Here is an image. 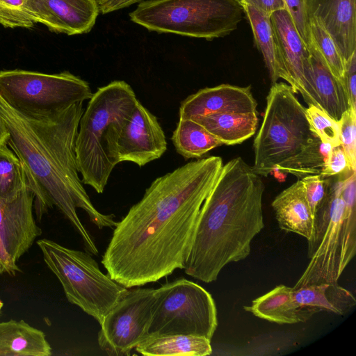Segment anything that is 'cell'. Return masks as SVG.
I'll list each match as a JSON object with an SVG mask.
<instances>
[{"label":"cell","instance_id":"cell-1","mask_svg":"<svg viewBox=\"0 0 356 356\" xmlns=\"http://www.w3.org/2000/svg\"><path fill=\"white\" fill-rule=\"evenodd\" d=\"M222 165L211 156L153 181L114 227L102 259L110 277L130 289L184 269L201 207Z\"/></svg>","mask_w":356,"mask_h":356},{"label":"cell","instance_id":"cell-2","mask_svg":"<svg viewBox=\"0 0 356 356\" xmlns=\"http://www.w3.org/2000/svg\"><path fill=\"white\" fill-rule=\"evenodd\" d=\"M83 113V102L45 114L17 111L0 95V117L8 132L7 145L19 159L27 185L35 196L38 219L56 207L80 236L84 248L98 249L76 212L83 209L99 229L113 228V214H104L92 204L79 177L75 140Z\"/></svg>","mask_w":356,"mask_h":356},{"label":"cell","instance_id":"cell-3","mask_svg":"<svg viewBox=\"0 0 356 356\" xmlns=\"http://www.w3.org/2000/svg\"><path fill=\"white\" fill-rule=\"evenodd\" d=\"M264 191L261 176L241 157L222 165L198 216L186 275L211 283L227 264L249 256L252 239L264 227Z\"/></svg>","mask_w":356,"mask_h":356},{"label":"cell","instance_id":"cell-4","mask_svg":"<svg viewBox=\"0 0 356 356\" xmlns=\"http://www.w3.org/2000/svg\"><path fill=\"white\" fill-rule=\"evenodd\" d=\"M332 147L311 129L306 108L291 86L284 82L273 83L254 140V172L266 177L277 170L299 179L320 175Z\"/></svg>","mask_w":356,"mask_h":356},{"label":"cell","instance_id":"cell-5","mask_svg":"<svg viewBox=\"0 0 356 356\" xmlns=\"http://www.w3.org/2000/svg\"><path fill=\"white\" fill-rule=\"evenodd\" d=\"M130 85L113 81L99 88L79 121L75 154L81 181L102 193L120 163L118 141L138 103Z\"/></svg>","mask_w":356,"mask_h":356},{"label":"cell","instance_id":"cell-6","mask_svg":"<svg viewBox=\"0 0 356 356\" xmlns=\"http://www.w3.org/2000/svg\"><path fill=\"white\" fill-rule=\"evenodd\" d=\"M356 174L337 177L314 215L308 241L309 262L293 289L321 283H337L356 253Z\"/></svg>","mask_w":356,"mask_h":356},{"label":"cell","instance_id":"cell-7","mask_svg":"<svg viewBox=\"0 0 356 356\" xmlns=\"http://www.w3.org/2000/svg\"><path fill=\"white\" fill-rule=\"evenodd\" d=\"M243 13L239 0H145L129 15L150 31L212 40L235 31Z\"/></svg>","mask_w":356,"mask_h":356},{"label":"cell","instance_id":"cell-8","mask_svg":"<svg viewBox=\"0 0 356 356\" xmlns=\"http://www.w3.org/2000/svg\"><path fill=\"white\" fill-rule=\"evenodd\" d=\"M37 245L67 300L100 325L127 288L103 273L87 251L70 249L47 238L37 241Z\"/></svg>","mask_w":356,"mask_h":356},{"label":"cell","instance_id":"cell-9","mask_svg":"<svg viewBox=\"0 0 356 356\" xmlns=\"http://www.w3.org/2000/svg\"><path fill=\"white\" fill-rule=\"evenodd\" d=\"M217 327L216 303L200 285L181 277L156 289L147 337L184 334L211 341Z\"/></svg>","mask_w":356,"mask_h":356},{"label":"cell","instance_id":"cell-10","mask_svg":"<svg viewBox=\"0 0 356 356\" xmlns=\"http://www.w3.org/2000/svg\"><path fill=\"white\" fill-rule=\"evenodd\" d=\"M88 83L64 71L45 74L24 70L0 71V95L13 108L30 114H45L90 99Z\"/></svg>","mask_w":356,"mask_h":356},{"label":"cell","instance_id":"cell-11","mask_svg":"<svg viewBox=\"0 0 356 356\" xmlns=\"http://www.w3.org/2000/svg\"><path fill=\"white\" fill-rule=\"evenodd\" d=\"M156 289L127 290L104 316L97 334L100 348L108 355H130L147 338Z\"/></svg>","mask_w":356,"mask_h":356},{"label":"cell","instance_id":"cell-12","mask_svg":"<svg viewBox=\"0 0 356 356\" xmlns=\"http://www.w3.org/2000/svg\"><path fill=\"white\" fill-rule=\"evenodd\" d=\"M270 22L280 56L291 78L292 90L300 92L308 106L321 108L314 84L311 53L291 15L286 10H277L270 15Z\"/></svg>","mask_w":356,"mask_h":356},{"label":"cell","instance_id":"cell-13","mask_svg":"<svg viewBox=\"0 0 356 356\" xmlns=\"http://www.w3.org/2000/svg\"><path fill=\"white\" fill-rule=\"evenodd\" d=\"M23 8L34 23L68 35L90 32L99 13L97 0H24Z\"/></svg>","mask_w":356,"mask_h":356},{"label":"cell","instance_id":"cell-14","mask_svg":"<svg viewBox=\"0 0 356 356\" xmlns=\"http://www.w3.org/2000/svg\"><path fill=\"white\" fill-rule=\"evenodd\" d=\"M166 149L165 136L157 118L138 101L120 136V163L131 161L143 167L159 159Z\"/></svg>","mask_w":356,"mask_h":356},{"label":"cell","instance_id":"cell-15","mask_svg":"<svg viewBox=\"0 0 356 356\" xmlns=\"http://www.w3.org/2000/svg\"><path fill=\"white\" fill-rule=\"evenodd\" d=\"M35 196L28 185L14 199H0V235L17 263L42 234L33 216Z\"/></svg>","mask_w":356,"mask_h":356},{"label":"cell","instance_id":"cell-16","mask_svg":"<svg viewBox=\"0 0 356 356\" xmlns=\"http://www.w3.org/2000/svg\"><path fill=\"white\" fill-rule=\"evenodd\" d=\"M307 13L330 34L344 62L356 53V0H307Z\"/></svg>","mask_w":356,"mask_h":356},{"label":"cell","instance_id":"cell-17","mask_svg":"<svg viewBox=\"0 0 356 356\" xmlns=\"http://www.w3.org/2000/svg\"><path fill=\"white\" fill-rule=\"evenodd\" d=\"M257 106L250 86L221 84L201 89L188 96L181 104L179 118L213 113H257Z\"/></svg>","mask_w":356,"mask_h":356},{"label":"cell","instance_id":"cell-18","mask_svg":"<svg viewBox=\"0 0 356 356\" xmlns=\"http://www.w3.org/2000/svg\"><path fill=\"white\" fill-rule=\"evenodd\" d=\"M271 206L282 230L297 234L307 241L310 240L314 233V216L300 179L278 194Z\"/></svg>","mask_w":356,"mask_h":356},{"label":"cell","instance_id":"cell-19","mask_svg":"<svg viewBox=\"0 0 356 356\" xmlns=\"http://www.w3.org/2000/svg\"><path fill=\"white\" fill-rule=\"evenodd\" d=\"M244 309L256 317L277 324L304 323L314 315L296 300L293 287L278 285L252 300Z\"/></svg>","mask_w":356,"mask_h":356},{"label":"cell","instance_id":"cell-20","mask_svg":"<svg viewBox=\"0 0 356 356\" xmlns=\"http://www.w3.org/2000/svg\"><path fill=\"white\" fill-rule=\"evenodd\" d=\"M44 333L23 320L0 323V356H50Z\"/></svg>","mask_w":356,"mask_h":356},{"label":"cell","instance_id":"cell-21","mask_svg":"<svg viewBox=\"0 0 356 356\" xmlns=\"http://www.w3.org/2000/svg\"><path fill=\"white\" fill-rule=\"evenodd\" d=\"M293 289L296 300L313 315L326 312L343 316L356 305L354 295L338 283L312 284Z\"/></svg>","mask_w":356,"mask_h":356},{"label":"cell","instance_id":"cell-22","mask_svg":"<svg viewBox=\"0 0 356 356\" xmlns=\"http://www.w3.org/2000/svg\"><path fill=\"white\" fill-rule=\"evenodd\" d=\"M309 51L314 84L321 108L334 120L339 121L350 108L343 81L332 74L313 44Z\"/></svg>","mask_w":356,"mask_h":356},{"label":"cell","instance_id":"cell-23","mask_svg":"<svg viewBox=\"0 0 356 356\" xmlns=\"http://www.w3.org/2000/svg\"><path fill=\"white\" fill-rule=\"evenodd\" d=\"M241 4L252 29L255 44L263 56L272 83L277 82L279 79H283L290 86L291 78L279 54L270 16L254 7Z\"/></svg>","mask_w":356,"mask_h":356},{"label":"cell","instance_id":"cell-24","mask_svg":"<svg viewBox=\"0 0 356 356\" xmlns=\"http://www.w3.org/2000/svg\"><path fill=\"white\" fill-rule=\"evenodd\" d=\"M224 145H236L252 136L258 124L257 113H213L193 117Z\"/></svg>","mask_w":356,"mask_h":356},{"label":"cell","instance_id":"cell-25","mask_svg":"<svg viewBox=\"0 0 356 356\" xmlns=\"http://www.w3.org/2000/svg\"><path fill=\"white\" fill-rule=\"evenodd\" d=\"M135 349L145 356H206L212 353L211 340L184 334L147 337Z\"/></svg>","mask_w":356,"mask_h":356},{"label":"cell","instance_id":"cell-26","mask_svg":"<svg viewBox=\"0 0 356 356\" xmlns=\"http://www.w3.org/2000/svg\"><path fill=\"white\" fill-rule=\"evenodd\" d=\"M172 141L177 152L186 159H199L222 143L201 124L190 118H179Z\"/></svg>","mask_w":356,"mask_h":356},{"label":"cell","instance_id":"cell-27","mask_svg":"<svg viewBox=\"0 0 356 356\" xmlns=\"http://www.w3.org/2000/svg\"><path fill=\"white\" fill-rule=\"evenodd\" d=\"M26 185L19 159L7 143L0 145V199L15 198Z\"/></svg>","mask_w":356,"mask_h":356},{"label":"cell","instance_id":"cell-28","mask_svg":"<svg viewBox=\"0 0 356 356\" xmlns=\"http://www.w3.org/2000/svg\"><path fill=\"white\" fill-rule=\"evenodd\" d=\"M309 25L312 44L321 54L332 74L342 81L345 63L335 43L327 31L316 21L309 19Z\"/></svg>","mask_w":356,"mask_h":356},{"label":"cell","instance_id":"cell-29","mask_svg":"<svg viewBox=\"0 0 356 356\" xmlns=\"http://www.w3.org/2000/svg\"><path fill=\"white\" fill-rule=\"evenodd\" d=\"M306 115L311 129L321 140L332 147L341 145V128L339 121L334 120L323 109L314 106H308Z\"/></svg>","mask_w":356,"mask_h":356},{"label":"cell","instance_id":"cell-30","mask_svg":"<svg viewBox=\"0 0 356 356\" xmlns=\"http://www.w3.org/2000/svg\"><path fill=\"white\" fill-rule=\"evenodd\" d=\"M23 6L24 0H0V24L6 28H32L35 23Z\"/></svg>","mask_w":356,"mask_h":356},{"label":"cell","instance_id":"cell-31","mask_svg":"<svg viewBox=\"0 0 356 356\" xmlns=\"http://www.w3.org/2000/svg\"><path fill=\"white\" fill-rule=\"evenodd\" d=\"M341 145L349 160L351 168L356 170V109L349 108L339 120Z\"/></svg>","mask_w":356,"mask_h":356},{"label":"cell","instance_id":"cell-32","mask_svg":"<svg viewBox=\"0 0 356 356\" xmlns=\"http://www.w3.org/2000/svg\"><path fill=\"white\" fill-rule=\"evenodd\" d=\"M307 0H284L286 10L291 15L293 24L304 42L310 49L312 41L309 18L307 13Z\"/></svg>","mask_w":356,"mask_h":356},{"label":"cell","instance_id":"cell-33","mask_svg":"<svg viewBox=\"0 0 356 356\" xmlns=\"http://www.w3.org/2000/svg\"><path fill=\"white\" fill-rule=\"evenodd\" d=\"M341 145L332 147L327 161L320 175L324 178L340 177L346 178L355 172Z\"/></svg>","mask_w":356,"mask_h":356},{"label":"cell","instance_id":"cell-34","mask_svg":"<svg viewBox=\"0 0 356 356\" xmlns=\"http://www.w3.org/2000/svg\"><path fill=\"white\" fill-rule=\"evenodd\" d=\"M304 193L314 216L324 199L329 181L320 175H311L300 179Z\"/></svg>","mask_w":356,"mask_h":356},{"label":"cell","instance_id":"cell-35","mask_svg":"<svg viewBox=\"0 0 356 356\" xmlns=\"http://www.w3.org/2000/svg\"><path fill=\"white\" fill-rule=\"evenodd\" d=\"M342 81L350 107L356 109V53L345 64Z\"/></svg>","mask_w":356,"mask_h":356},{"label":"cell","instance_id":"cell-36","mask_svg":"<svg viewBox=\"0 0 356 356\" xmlns=\"http://www.w3.org/2000/svg\"><path fill=\"white\" fill-rule=\"evenodd\" d=\"M239 1L270 16L277 10H286L284 0H239Z\"/></svg>","mask_w":356,"mask_h":356},{"label":"cell","instance_id":"cell-37","mask_svg":"<svg viewBox=\"0 0 356 356\" xmlns=\"http://www.w3.org/2000/svg\"><path fill=\"white\" fill-rule=\"evenodd\" d=\"M18 272L21 270L8 252L0 235V274L15 276Z\"/></svg>","mask_w":356,"mask_h":356},{"label":"cell","instance_id":"cell-38","mask_svg":"<svg viewBox=\"0 0 356 356\" xmlns=\"http://www.w3.org/2000/svg\"><path fill=\"white\" fill-rule=\"evenodd\" d=\"M145 0H97L99 13L107 14Z\"/></svg>","mask_w":356,"mask_h":356},{"label":"cell","instance_id":"cell-39","mask_svg":"<svg viewBox=\"0 0 356 356\" xmlns=\"http://www.w3.org/2000/svg\"><path fill=\"white\" fill-rule=\"evenodd\" d=\"M8 136V130L0 117V145L7 143Z\"/></svg>","mask_w":356,"mask_h":356},{"label":"cell","instance_id":"cell-40","mask_svg":"<svg viewBox=\"0 0 356 356\" xmlns=\"http://www.w3.org/2000/svg\"><path fill=\"white\" fill-rule=\"evenodd\" d=\"M3 302L0 300V312H1V309H2V307H3Z\"/></svg>","mask_w":356,"mask_h":356}]
</instances>
